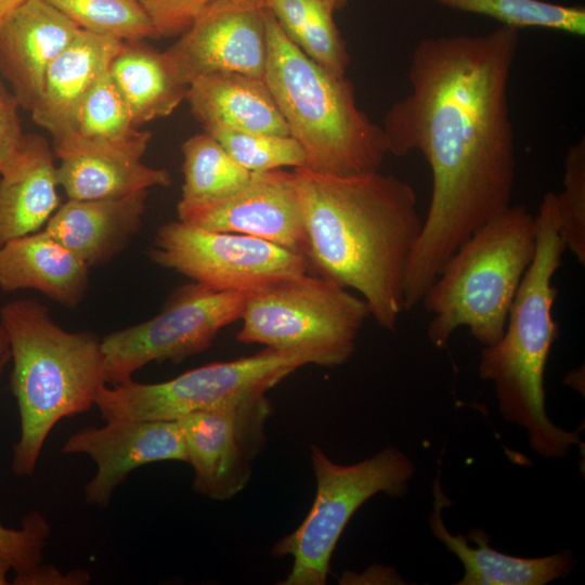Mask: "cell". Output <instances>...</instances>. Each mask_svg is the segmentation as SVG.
<instances>
[{"label":"cell","mask_w":585,"mask_h":585,"mask_svg":"<svg viewBox=\"0 0 585 585\" xmlns=\"http://www.w3.org/2000/svg\"><path fill=\"white\" fill-rule=\"evenodd\" d=\"M519 30L429 37L414 48L411 92L381 126L388 152H420L432 176L429 209L412 252L405 311L417 307L442 268L478 229L511 206L515 133L507 88Z\"/></svg>","instance_id":"1"},{"label":"cell","mask_w":585,"mask_h":585,"mask_svg":"<svg viewBox=\"0 0 585 585\" xmlns=\"http://www.w3.org/2000/svg\"><path fill=\"white\" fill-rule=\"evenodd\" d=\"M294 170L310 266L360 292L376 323L394 330L405 312L407 268L424 221L414 188L379 170L352 177Z\"/></svg>","instance_id":"2"},{"label":"cell","mask_w":585,"mask_h":585,"mask_svg":"<svg viewBox=\"0 0 585 585\" xmlns=\"http://www.w3.org/2000/svg\"><path fill=\"white\" fill-rule=\"evenodd\" d=\"M536 250L509 310L500 339L481 351L479 376L492 381L503 418L526 431L532 451L545 459L584 448L578 432L556 426L545 406L544 375L559 327L552 317L554 276L566 245L558 233L555 193L543 196L534 217Z\"/></svg>","instance_id":"3"},{"label":"cell","mask_w":585,"mask_h":585,"mask_svg":"<svg viewBox=\"0 0 585 585\" xmlns=\"http://www.w3.org/2000/svg\"><path fill=\"white\" fill-rule=\"evenodd\" d=\"M0 323L10 344V384L21 427L12 470L29 477L53 427L95 406L107 386L102 340L89 332L64 329L35 299L0 307Z\"/></svg>","instance_id":"4"},{"label":"cell","mask_w":585,"mask_h":585,"mask_svg":"<svg viewBox=\"0 0 585 585\" xmlns=\"http://www.w3.org/2000/svg\"><path fill=\"white\" fill-rule=\"evenodd\" d=\"M264 81L301 146L304 168L352 177L378 171L388 152L381 126L356 104L346 76L309 57L266 9Z\"/></svg>","instance_id":"5"},{"label":"cell","mask_w":585,"mask_h":585,"mask_svg":"<svg viewBox=\"0 0 585 585\" xmlns=\"http://www.w3.org/2000/svg\"><path fill=\"white\" fill-rule=\"evenodd\" d=\"M535 250V218L522 205H511L464 242L420 302L431 314L432 346L444 349L460 327L483 347L496 343Z\"/></svg>","instance_id":"6"},{"label":"cell","mask_w":585,"mask_h":585,"mask_svg":"<svg viewBox=\"0 0 585 585\" xmlns=\"http://www.w3.org/2000/svg\"><path fill=\"white\" fill-rule=\"evenodd\" d=\"M370 316L366 301L323 276L307 273L247 292L238 341L304 351L321 366L346 363Z\"/></svg>","instance_id":"7"},{"label":"cell","mask_w":585,"mask_h":585,"mask_svg":"<svg viewBox=\"0 0 585 585\" xmlns=\"http://www.w3.org/2000/svg\"><path fill=\"white\" fill-rule=\"evenodd\" d=\"M316 480L313 505L302 523L272 548L275 557L291 556L294 564L282 585H324L338 540L354 512L372 496L406 495L415 469L399 448L387 446L354 465L332 461L311 445Z\"/></svg>","instance_id":"8"},{"label":"cell","mask_w":585,"mask_h":585,"mask_svg":"<svg viewBox=\"0 0 585 585\" xmlns=\"http://www.w3.org/2000/svg\"><path fill=\"white\" fill-rule=\"evenodd\" d=\"M317 364L311 353L264 348L253 355L216 362L156 384L133 379L105 386L95 406L105 421L176 420L184 415L260 400L301 366Z\"/></svg>","instance_id":"9"},{"label":"cell","mask_w":585,"mask_h":585,"mask_svg":"<svg viewBox=\"0 0 585 585\" xmlns=\"http://www.w3.org/2000/svg\"><path fill=\"white\" fill-rule=\"evenodd\" d=\"M247 292L194 282L177 288L157 315L102 339L107 384H126L148 363H179L205 351L222 328L239 320Z\"/></svg>","instance_id":"10"},{"label":"cell","mask_w":585,"mask_h":585,"mask_svg":"<svg viewBox=\"0 0 585 585\" xmlns=\"http://www.w3.org/2000/svg\"><path fill=\"white\" fill-rule=\"evenodd\" d=\"M151 260L213 290L250 291L307 273L308 258L272 242L211 231L181 220L156 231Z\"/></svg>","instance_id":"11"},{"label":"cell","mask_w":585,"mask_h":585,"mask_svg":"<svg viewBox=\"0 0 585 585\" xmlns=\"http://www.w3.org/2000/svg\"><path fill=\"white\" fill-rule=\"evenodd\" d=\"M265 398L237 406L194 412L176 419L196 493L217 500L237 495L251 476L270 414Z\"/></svg>","instance_id":"12"},{"label":"cell","mask_w":585,"mask_h":585,"mask_svg":"<svg viewBox=\"0 0 585 585\" xmlns=\"http://www.w3.org/2000/svg\"><path fill=\"white\" fill-rule=\"evenodd\" d=\"M264 0H216L164 51L185 86L196 78L231 72L264 80Z\"/></svg>","instance_id":"13"},{"label":"cell","mask_w":585,"mask_h":585,"mask_svg":"<svg viewBox=\"0 0 585 585\" xmlns=\"http://www.w3.org/2000/svg\"><path fill=\"white\" fill-rule=\"evenodd\" d=\"M177 211L181 221L259 237L306 256L307 234L295 170L252 172L244 185L226 195L180 199Z\"/></svg>","instance_id":"14"},{"label":"cell","mask_w":585,"mask_h":585,"mask_svg":"<svg viewBox=\"0 0 585 585\" xmlns=\"http://www.w3.org/2000/svg\"><path fill=\"white\" fill-rule=\"evenodd\" d=\"M65 454H86L96 465L94 477L84 485L88 504L107 506L115 489L136 468L156 461H187L177 420H108L69 435Z\"/></svg>","instance_id":"15"},{"label":"cell","mask_w":585,"mask_h":585,"mask_svg":"<svg viewBox=\"0 0 585 585\" xmlns=\"http://www.w3.org/2000/svg\"><path fill=\"white\" fill-rule=\"evenodd\" d=\"M152 134L147 130L126 141L92 140L74 131L53 140L60 159L57 179L68 199L123 197L155 186H169L170 173L141 161Z\"/></svg>","instance_id":"16"},{"label":"cell","mask_w":585,"mask_h":585,"mask_svg":"<svg viewBox=\"0 0 585 585\" xmlns=\"http://www.w3.org/2000/svg\"><path fill=\"white\" fill-rule=\"evenodd\" d=\"M80 27L44 0H29L0 26V73L20 107L31 112L53 60Z\"/></svg>","instance_id":"17"},{"label":"cell","mask_w":585,"mask_h":585,"mask_svg":"<svg viewBox=\"0 0 585 585\" xmlns=\"http://www.w3.org/2000/svg\"><path fill=\"white\" fill-rule=\"evenodd\" d=\"M125 41L80 29L50 64L32 120L53 140L76 131L80 107Z\"/></svg>","instance_id":"18"},{"label":"cell","mask_w":585,"mask_h":585,"mask_svg":"<svg viewBox=\"0 0 585 585\" xmlns=\"http://www.w3.org/2000/svg\"><path fill=\"white\" fill-rule=\"evenodd\" d=\"M148 191L109 199H67L44 231L89 268L102 265L121 252L139 232Z\"/></svg>","instance_id":"19"},{"label":"cell","mask_w":585,"mask_h":585,"mask_svg":"<svg viewBox=\"0 0 585 585\" xmlns=\"http://www.w3.org/2000/svg\"><path fill=\"white\" fill-rule=\"evenodd\" d=\"M433 509L429 516L432 534L455 554L465 568L458 585H545L569 573L572 555L554 554L540 558H521L500 552L489 544L482 529H472L467 537L453 535L446 529L442 510L452 502L444 494L440 477L433 483Z\"/></svg>","instance_id":"20"},{"label":"cell","mask_w":585,"mask_h":585,"mask_svg":"<svg viewBox=\"0 0 585 585\" xmlns=\"http://www.w3.org/2000/svg\"><path fill=\"white\" fill-rule=\"evenodd\" d=\"M47 140L25 134L0 172V247L40 231L60 206L57 166Z\"/></svg>","instance_id":"21"},{"label":"cell","mask_w":585,"mask_h":585,"mask_svg":"<svg viewBox=\"0 0 585 585\" xmlns=\"http://www.w3.org/2000/svg\"><path fill=\"white\" fill-rule=\"evenodd\" d=\"M89 265L44 230L0 247V289H35L67 308L83 299Z\"/></svg>","instance_id":"22"},{"label":"cell","mask_w":585,"mask_h":585,"mask_svg":"<svg viewBox=\"0 0 585 585\" xmlns=\"http://www.w3.org/2000/svg\"><path fill=\"white\" fill-rule=\"evenodd\" d=\"M185 100L204 128L290 135L264 80L238 73H212L193 80Z\"/></svg>","instance_id":"23"},{"label":"cell","mask_w":585,"mask_h":585,"mask_svg":"<svg viewBox=\"0 0 585 585\" xmlns=\"http://www.w3.org/2000/svg\"><path fill=\"white\" fill-rule=\"evenodd\" d=\"M108 73L138 128L169 116L186 98L188 87L178 79L165 53L142 41H125Z\"/></svg>","instance_id":"24"},{"label":"cell","mask_w":585,"mask_h":585,"mask_svg":"<svg viewBox=\"0 0 585 585\" xmlns=\"http://www.w3.org/2000/svg\"><path fill=\"white\" fill-rule=\"evenodd\" d=\"M286 36L309 57L346 76L350 56L334 21V11L323 0H264Z\"/></svg>","instance_id":"25"},{"label":"cell","mask_w":585,"mask_h":585,"mask_svg":"<svg viewBox=\"0 0 585 585\" xmlns=\"http://www.w3.org/2000/svg\"><path fill=\"white\" fill-rule=\"evenodd\" d=\"M182 154L183 200H205L226 195L244 185L252 174L206 131L188 138L182 145Z\"/></svg>","instance_id":"26"},{"label":"cell","mask_w":585,"mask_h":585,"mask_svg":"<svg viewBox=\"0 0 585 585\" xmlns=\"http://www.w3.org/2000/svg\"><path fill=\"white\" fill-rule=\"evenodd\" d=\"M452 10L494 18L503 26L585 34V8L544 0H437Z\"/></svg>","instance_id":"27"},{"label":"cell","mask_w":585,"mask_h":585,"mask_svg":"<svg viewBox=\"0 0 585 585\" xmlns=\"http://www.w3.org/2000/svg\"><path fill=\"white\" fill-rule=\"evenodd\" d=\"M81 29L92 34L142 41L157 38L136 0H44Z\"/></svg>","instance_id":"28"},{"label":"cell","mask_w":585,"mask_h":585,"mask_svg":"<svg viewBox=\"0 0 585 585\" xmlns=\"http://www.w3.org/2000/svg\"><path fill=\"white\" fill-rule=\"evenodd\" d=\"M212 135L243 168L250 172H262L284 167H303L304 153L290 135L239 131L221 127H206Z\"/></svg>","instance_id":"29"},{"label":"cell","mask_w":585,"mask_h":585,"mask_svg":"<svg viewBox=\"0 0 585 585\" xmlns=\"http://www.w3.org/2000/svg\"><path fill=\"white\" fill-rule=\"evenodd\" d=\"M141 131L107 69L86 96L78 114L76 132L92 140L126 141L138 136Z\"/></svg>","instance_id":"30"},{"label":"cell","mask_w":585,"mask_h":585,"mask_svg":"<svg viewBox=\"0 0 585 585\" xmlns=\"http://www.w3.org/2000/svg\"><path fill=\"white\" fill-rule=\"evenodd\" d=\"M558 233L578 263L585 265V140L571 145L564 158L563 190L555 193Z\"/></svg>","instance_id":"31"},{"label":"cell","mask_w":585,"mask_h":585,"mask_svg":"<svg viewBox=\"0 0 585 585\" xmlns=\"http://www.w3.org/2000/svg\"><path fill=\"white\" fill-rule=\"evenodd\" d=\"M50 533L48 520L37 511H29L20 529L0 525V554L10 561L15 576L28 574L43 563Z\"/></svg>","instance_id":"32"},{"label":"cell","mask_w":585,"mask_h":585,"mask_svg":"<svg viewBox=\"0 0 585 585\" xmlns=\"http://www.w3.org/2000/svg\"><path fill=\"white\" fill-rule=\"evenodd\" d=\"M216 0H136L156 34L174 37L184 32L198 14Z\"/></svg>","instance_id":"33"},{"label":"cell","mask_w":585,"mask_h":585,"mask_svg":"<svg viewBox=\"0 0 585 585\" xmlns=\"http://www.w3.org/2000/svg\"><path fill=\"white\" fill-rule=\"evenodd\" d=\"M18 107L12 94L0 98V172L18 151L25 136L17 114Z\"/></svg>","instance_id":"34"},{"label":"cell","mask_w":585,"mask_h":585,"mask_svg":"<svg viewBox=\"0 0 585 585\" xmlns=\"http://www.w3.org/2000/svg\"><path fill=\"white\" fill-rule=\"evenodd\" d=\"M90 575L87 571H72L63 574L52 566L41 564L34 571L23 576H15L13 584L20 585H43V584H87Z\"/></svg>","instance_id":"35"},{"label":"cell","mask_w":585,"mask_h":585,"mask_svg":"<svg viewBox=\"0 0 585 585\" xmlns=\"http://www.w3.org/2000/svg\"><path fill=\"white\" fill-rule=\"evenodd\" d=\"M29 0H0V26Z\"/></svg>","instance_id":"36"},{"label":"cell","mask_w":585,"mask_h":585,"mask_svg":"<svg viewBox=\"0 0 585 585\" xmlns=\"http://www.w3.org/2000/svg\"><path fill=\"white\" fill-rule=\"evenodd\" d=\"M11 360L10 344L6 333L0 323V374Z\"/></svg>","instance_id":"37"},{"label":"cell","mask_w":585,"mask_h":585,"mask_svg":"<svg viewBox=\"0 0 585 585\" xmlns=\"http://www.w3.org/2000/svg\"><path fill=\"white\" fill-rule=\"evenodd\" d=\"M12 569L10 561L0 554V585H6L8 574Z\"/></svg>","instance_id":"38"},{"label":"cell","mask_w":585,"mask_h":585,"mask_svg":"<svg viewBox=\"0 0 585 585\" xmlns=\"http://www.w3.org/2000/svg\"><path fill=\"white\" fill-rule=\"evenodd\" d=\"M334 12L346 6L348 0H323Z\"/></svg>","instance_id":"39"},{"label":"cell","mask_w":585,"mask_h":585,"mask_svg":"<svg viewBox=\"0 0 585 585\" xmlns=\"http://www.w3.org/2000/svg\"><path fill=\"white\" fill-rule=\"evenodd\" d=\"M12 93L6 91V88L3 86L2 81L0 80V98L8 96Z\"/></svg>","instance_id":"40"}]
</instances>
